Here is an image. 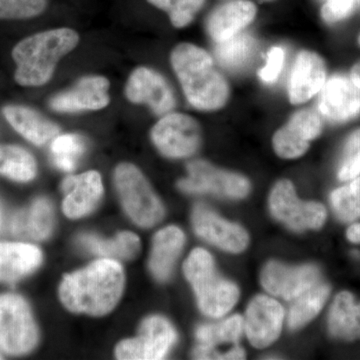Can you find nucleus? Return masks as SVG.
Returning a JSON list of instances; mask_svg holds the SVG:
<instances>
[{
  "label": "nucleus",
  "instance_id": "nucleus-1",
  "mask_svg": "<svg viewBox=\"0 0 360 360\" xmlns=\"http://www.w3.org/2000/svg\"><path fill=\"white\" fill-rule=\"evenodd\" d=\"M123 288L122 265L111 258H103L65 276L59 288V296L70 311L103 316L115 309Z\"/></svg>",
  "mask_w": 360,
  "mask_h": 360
},
{
  "label": "nucleus",
  "instance_id": "nucleus-2",
  "mask_svg": "<svg viewBox=\"0 0 360 360\" xmlns=\"http://www.w3.org/2000/svg\"><path fill=\"white\" fill-rule=\"evenodd\" d=\"M170 63L187 101L194 108L217 111L229 103V82L205 49L191 44H180L170 54Z\"/></svg>",
  "mask_w": 360,
  "mask_h": 360
},
{
  "label": "nucleus",
  "instance_id": "nucleus-3",
  "mask_svg": "<svg viewBox=\"0 0 360 360\" xmlns=\"http://www.w3.org/2000/svg\"><path fill=\"white\" fill-rule=\"evenodd\" d=\"M77 32L58 28L37 33L14 47L13 58L18 65L16 82L22 86H41L51 80L59 60L77 47Z\"/></svg>",
  "mask_w": 360,
  "mask_h": 360
},
{
  "label": "nucleus",
  "instance_id": "nucleus-4",
  "mask_svg": "<svg viewBox=\"0 0 360 360\" xmlns=\"http://www.w3.org/2000/svg\"><path fill=\"white\" fill-rule=\"evenodd\" d=\"M184 271L193 285L202 314L219 319L229 314L238 302V286L219 276L212 255L203 248L191 251L184 262Z\"/></svg>",
  "mask_w": 360,
  "mask_h": 360
},
{
  "label": "nucleus",
  "instance_id": "nucleus-5",
  "mask_svg": "<svg viewBox=\"0 0 360 360\" xmlns=\"http://www.w3.org/2000/svg\"><path fill=\"white\" fill-rule=\"evenodd\" d=\"M115 181L123 207L135 224L155 226L165 217V208L139 168L122 163L115 169Z\"/></svg>",
  "mask_w": 360,
  "mask_h": 360
},
{
  "label": "nucleus",
  "instance_id": "nucleus-6",
  "mask_svg": "<svg viewBox=\"0 0 360 360\" xmlns=\"http://www.w3.org/2000/svg\"><path fill=\"white\" fill-rule=\"evenodd\" d=\"M39 340L27 303L20 296H0V347L9 354L30 352Z\"/></svg>",
  "mask_w": 360,
  "mask_h": 360
},
{
  "label": "nucleus",
  "instance_id": "nucleus-7",
  "mask_svg": "<svg viewBox=\"0 0 360 360\" xmlns=\"http://www.w3.org/2000/svg\"><path fill=\"white\" fill-rule=\"evenodd\" d=\"M269 206L272 215L295 231L319 229L326 222V207L314 201L298 200L292 182L288 179L276 182L270 193Z\"/></svg>",
  "mask_w": 360,
  "mask_h": 360
},
{
  "label": "nucleus",
  "instance_id": "nucleus-8",
  "mask_svg": "<svg viewBox=\"0 0 360 360\" xmlns=\"http://www.w3.org/2000/svg\"><path fill=\"white\" fill-rule=\"evenodd\" d=\"M156 148L169 158H186L194 155L201 143L198 122L184 113L163 115L151 130Z\"/></svg>",
  "mask_w": 360,
  "mask_h": 360
},
{
  "label": "nucleus",
  "instance_id": "nucleus-9",
  "mask_svg": "<svg viewBox=\"0 0 360 360\" xmlns=\"http://www.w3.org/2000/svg\"><path fill=\"white\" fill-rule=\"evenodd\" d=\"M188 177L179 182L187 193H212L227 198H243L250 191V184L243 175L219 169L205 160L187 165Z\"/></svg>",
  "mask_w": 360,
  "mask_h": 360
},
{
  "label": "nucleus",
  "instance_id": "nucleus-10",
  "mask_svg": "<svg viewBox=\"0 0 360 360\" xmlns=\"http://www.w3.org/2000/svg\"><path fill=\"white\" fill-rule=\"evenodd\" d=\"M177 335L174 326L161 316H151L142 322L137 338L123 340L115 350L123 360H158L165 359L174 347Z\"/></svg>",
  "mask_w": 360,
  "mask_h": 360
},
{
  "label": "nucleus",
  "instance_id": "nucleus-11",
  "mask_svg": "<svg viewBox=\"0 0 360 360\" xmlns=\"http://www.w3.org/2000/svg\"><path fill=\"white\" fill-rule=\"evenodd\" d=\"M321 281V271L314 265L290 267L276 262L265 265L262 274V283L270 295L295 300Z\"/></svg>",
  "mask_w": 360,
  "mask_h": 360
},
{
  "label": "nucleus",
  "instance_id": "nucleus-12",
  "mask_svg": "<svg viewBox=\"0 0 360 360\" xmlns=\"http://www.w3.org/2000/svg\"><path fill=\"white\" fill-rule=\"evenodd\" d=\"M125 96L131 103L146 104L158 115L174 110L175 96L172 87L158 71L139 68L130 75Z\"/></svg>",
  "mask_w": 360,
  "mask_h": 360
},
{
  "label": "nucleus",
  "instance_id": "nucleus-13",
  "mask_svg": "<svg viewBox=\"0 0 360 360\" xmlns=\"http://www.w3.org/2000/svg\"><path fill=\"white\" fill-rule=\"evenodd\" d=\"M284 309L281 303L266 295L253 298L246 310L245 331L253 347L264 348L281 335Z\"/></svg>",
  "mask_w": 360,
  "mask_h": 360
},
{
  "label": "nucleus",
  "instance_id": "nucleus-14",
  "mask_svg": "<svg viewBox=\"0 0 360 360\" xmlns=\"http://www.w3.org/2000/svg\"><path fill=\"white\" fill-rule=\"evenodd\" d=\"M193 224L198 236L221 250L238 253L248 245V236L243 227L222 219L205 206H195Z\"/></svg>",
  "mask_w": 360,
  "mask_h": 360
},
{
  "label": "nucleus",
  "instance_id": "nucleus-15",
  "mask_svg": "<svg viewBox=\"0 0 360 360\" xmlns=\"http://www.w3.org/2000/svg\"><path fill=\"white\" fill-rule=\"evenodd\" d=\"M326 82V66L316 52L302 51L296 56L288 82V97L291 104L307 103Z\"/></svg>",
  "mask_w": 360,
  "mask_h": 360
},
{
  "label": "nucleus",
  "instance_id": "nucleus-16",
  "mask_svg": "<svg viewBox=\"0 0 360 360\" xmlns=\"http://www.w3.org/2000/svg\"><path fill=\"white\" fill-rule=\"evenodd\" d=\"M319 92V111L330 122H347L359 115L360 89L349 78L331 77Z\"/></svg>",
  "mask_w": 360,
  "mask_h": 360
},
{
  "label": "nucleus",
  "instance_id": "nucleus-17",
  "mask_svg": "<svg viewBox=\"0 0 360 360\" xmlns=\"http://www.w3.org/2000/svg\"><path fill=\"white\" fill-rule=\"evenodd\" d=\"M110 82L103 77L82 78L72 89L52 97L51 108L58 112L98 110L110 103Z\"/></svg>",
  "mask_w": 360,
  "mask_h": 360
},
{
  "label": "nucleus",
  "instance_id": "nucleus-18",
  "mask_svg": "<svg viewBox=\"0 0 360 360\" xmlns=\"http://www.w3.org/2000/svg\"><path fill=\"white\" fill-rule=\"evenodd\" d=\"M257 15V6L250 0H229L210 13L206 32L215 44L224 41L243 32Z\"/></svg>",
  "mask_w": 360,
  "mask_h": 360
},
{
  "label": "nucleus",
  "instance_id": "nucleus-19",
  "mask_svg": "<svg viewBox=\"0 0 360 360\" xmlns=\"http://www.w3.org/2000/svg\"><path fill=\"white\" fill-rule=\"evenodd\" d=\"M63 191L65 193L63 210L66 217L72 219L84 217L96 208L103 196L101 174L89 172L68 177L63 181Z\"/></svg>",
  "mask_w": 360,
  "mask_h": 360
},
{
  "label": "nucleus",
  "instance_id": "nucleus-20",
  "mask_svg": "<svg viewBox=\"0 0 360 360\" xmlns=\"http://www.w3.org/2000/svg\"><path fill=\"white\" fill-rule=\"evenodd\" d=\"M184 241V232L176 226L165 227L155 234L149 269L158 281H165L169 278Z\"/></svg>",
  "mask_w": 360,
  "mask_h": 360
},
{
  "label": "nucleus",
  "instance_id": "nucleus-21",
  "mask_svg": "<svg viewBox=\"0 0 360 360\" xmlns=\"http://www.w3.org/2000/svg\"><path fill=\"white\" fill-rule=\"evenodd\" d=\"M37 246L20 243H0V281L14 283L32 274L41 264Z\"/></svg>",
  "mask_w": 360,
  "mask_h": 360
},
{
  "label": "nucleus",
  "instance_id": "nucleus-22",
  "mask_svg": "<svg viewBox=\"0 0 360 360\" xmlns=\"http://www.w3.org/2000/svg\"><path fill=\"white\" fill-rule=\"evenodd\" d=\"M245 330V319L233 315L219 324H205L196 330L198 345L194 349L196 359H212L215 347L220 345H238Z\"/></svg>",
  "mask_w": 360,
  "mask_h": 360
},
{
  "label": "nucleus",
  "instance_id": "nucleus-23",
  "mask_svg": "<svg viewBox=\"0 0 360 360\" xmlns=\"http://www.w3.org/2000/svg\"><path fill=\"white\" fill-rule=\"evenodd\" d=\"M4 115L18 134L35 146H44L59 134L58 125L25 106H6Z\"/></svg>",
  "mask_w": 360,
  "mask_h": 360
},
{
  "label": "nucleus",
  "instance_id": "nucleus-24",
  "mask_svg": "<svg viewBox=\"0 0 360 360\" xmlns=\"http://www.w3.org/2000/svg\"><path fill=\"white\" fill-rule=\"evenodd\" d=\"M328 329L333 338L360 340V303L355 302L354 295L348 291L340 292L331 305Z\"/></svg>",
  "mask_w": 360,
  "mask_h": 360
},
{
  "label": "nucleus",
  "instance_id": "nucleus-25",
  "mask_svg": "<svg viewBox=\"0 0 360 360\" xmlns=\"http://www.w3.org/2000/svg\"><path fill=\"white\" fill-rule=\"evenodd\" d=\"M11 231L16 236L40 240L49 238L53 227V212L49 200L39 198L28 210L16 213L11 220Z\"/></svg>",
  "mask_w": 360,
  "mask_h": 360
},
{
  "label": "nucleus",
  "instance_id": "nucleus-26",
  "mask_svg": "<svg viewBox=\"0 0 360 360\" xmlns=\"http://www.w3.org/2000/svg\"><path fill=\"white\" fill-rule=\"evenodd\" d=\"M258 44L252 35L239 32L229 39L217 42L215 58L226 70L238 71L252 63L257 56Z\"/></svg>",
  "mask_w": 360,
  "mask_h": 360
},
{
  "label": "nucleus",
  "instance_id": "nucleus-27",
  "mask_svg": "<svg viewBox=\"0 0 360 360\" xmlns=\"http://www.w3.org/2000/svg\"><path fill=\"white\" fill-rule=\"evenodd\" d=\"M79 243L94 255L111 259H131L141 250V240L132 232H122L110 240L84 234L79 238Z\"/></svg>",
  "mask_w": 360,
  "mask_h": 360
},
{
  "label": "nucleus",
  "instance_id": "nucleus-28",
  "mask_svg": "<svg viewBox=\"0 0 360 360\" xmlns=\"http://www.w3.org/2000/svg\"><path fill=\"white\" fill-rule=\"evenodd\" d=\"M330 288L328 284L319 281L309 290L305 291L300 297L293 300L290 314L288 326L291 329L302 328L312 321L321 312L322 307L328 300Z\"/></svg>",
  "mask_w": 360,
  "mask_h": 360
},
{
  "label": "nucleus",
  "instance_id": "nucleus-29",
  "mask_svg": "<svg viewBox=\"0 0 360 360\" xmlns=\"http://www.w3.org/2000/svg\"><path fill=\"white\" fill-rule=\"evenodd\" d=\"M37 162L25 149L0 146V174L15 181L27 182L37 175Z\"/></svg>",
  "mask_w": 360,
  "mask_h": 360
},
{
  "label": "nucleus",
  "instance_id": "nucleus-30",
  "mask_svg": "<svg viewBox=\"0 0 360 360\" xmlns=\"http://www.w3.org/2000/svg\"><path fill=\"white\" fill-rule=\"evenodd\" d=\"M84 151V139L77 134L58 135L51 143L52 160L54 165L63 172L75 170Z\"/></svg>",
  "mask_w": 360,
  "mask_h": 360
},
{
  "label": "nucleus",
  "instance_id": "nucleus-31",
  "mask_svg": "<svg viewBox=\"0 0 360 360\" xmlns=\"http://www.w3.org/2000/svg\"><path fill=\"white\" fill-rule=\"evenodd\" d=\"M331 206L336 217L345 222H352L360 217V176L355 177L347 186L333 191Z\"/></svg>",
  "mask_w": 360,
  "mask_h": 360
},
{
  "label": "nucleus",
  "instance_id": "nucleus-32",
  "mask_svg": "<svg viewBox=\"0 0 360 360\" xmlns=\"http://www.w3.org/2000/svg\"><path fill=\"white\" fill-rule=\"evenodd\" d=\"M272 146L279 158L295 160L307 153L309 148V141L300 130L288 122L274 134Z\"/></svg>",
  "mask_w": 360,
  "mask_h": 360
},
{
  "label": "nucleus",
  "instance_id": "nucleus-33",
  "mask_svg": "<svg viewBox=\"0 0 360 360\" xmlns=\"http://www.w3.org/2000/svg\"><path fill=\"white\" fill-rule=\"evenodd\" d=\"M149 4L165 11L172 25L184 28L191 23L205 6V0H148Z\"/></svg>",
  "mask_w": 360,
  "mask_h": 360
},
{
  "label": "nucleus",
  "instance_id": "nucleus-34",
  "mask_svg": "<svg viewBox=\"0 0 360 360\" xmlns=\"http://www.w3.org/2000/svg\"><path fill=\"white\" fill-rule=\"evenodd\" d=\"M46 0H0V20H25L39 15Z\"/></svg>",
  "mask_w": 360,
  "mask_h": 360
},
{
  "label": "nucleus",
  "instance_id": "nucleus-35",
  "mask_svg": "<svg viewBox=\"0 0 360 360\" xmlns=\"http://www.w3.org/2000/svg\"><path fill=\"white\" fill-rule=\"evenodd\" d=\"M360 174V129L350 134L341 158L338 179L347 181Z\"/></svg>",
  "mask_w": 360,
  "mask_h": 360
},
{
  "label": "nucleus",
  "instance_id": "nucleus-36",
  "mask_svg": "<svg viewBox=\"0 0 360 360\" xmlns=\"http://www.w3.org/2000/svg\"><path fill=\"white\" fill-rule=\"evenodd\" d=\"M288 122L305 135L309 142L321 135L323 122L321 115L312 110H302L291 116Z\"/></svg>",
  "mask_w": 360,
  "mask_h": 360
},
{
  "label": "nucleus",
  "instance_id": "nucleus-37",
  "mask_svg": "<svg viewBox=\"0 0 360 360\" xmlns=\"http://www.w3.org/2000/svg\"><path fill=\"white\" fill-rule=\"evenodd\" d=\"M357 8V0H326L321 7L322 20L328 25L347 18Z\"/></svg>",
  "mask_w": 360,
  "mask_h": 360
},
{
  "label": "nucleus",
  "instance_id": "nucleus-38",
  "mask_svg": "<svg viewBox=\"0 0 360 360\" xmlns=\"http://www.w3.org/2000/svg\"><path fill=\"white\" fill-rule=\"evenodd\" d=\"M284 63V51L281 47L274 46L267 53L266 63L264 68L258 72L265 84H272L278 77L279 73L283 70Z\"/></svg>",
  "mask_w": 360,
  "mask_h": 360
},
{
  "label": "nucleus",
  "instance_id": "nucleus-39",
  "mask_svg": "<svg viewBox=\"0 0 360 360\" xmlns=\"http://www.w3.org/2000/svg\"><path fill=\"white\" fill-rule=\"evenodd\" d=\"M347 236L348 240L354 243H360V224H352L349 229H347Z\"/></svg>",
  "mask_w": 360,
  "mask_h": 360
},
{
  "label": "nucleus",
  "instance_id": "nucleus-40",
  "mask_svg": "<svg viewBox=\"0 0 360 360\" xmlns=\"http://www.w3.org/2000/svg\"><path fill=\"white\" fill-rule=\"evenodd\" d=\"M350 79L360 89V61L352 68L350 71Z\"/></svg>",
  "mask_w": 360,
  "mask_h": 360
},
{
  "label": "nucleus",
  "instance_id": "nucleus-41",
  "mask_svg": "<svg viewBox=\"0 0 360 360\" xmlns=\"http://www.w3.org/2000/svg\"><path fill=\"white\" fill-rule=\"evenodd\" d=\"M357 8H360V0H357Z\"/></svg>",
  "mask_w": 360,
  "mask_h": 360
},
{
  "label": "nucleus",
  "instance_id": "nucleus-42",
  "mask_svg": "<svg viewBox=\"0 0 360 360\" xmlns=\"http://www.w3.org/2000/svg\"><path fill=\"white\" fill-rule=\"evenodd\" d=\"M262 1H274V0H262Z\"/></svg>",
  "mask_w": 360,
  "mask_h": 360
},
{
  "label": "nucleus",
  "instance_id": "nucleus-43",
  "mask_svg": "<svg viewBox=\"0 0 360 360\" xmlns=\"http://www.w3.org/2000/svg\"><path fill=\"white\" fill-rule=\"evenodd\" d=\"M359 45H360V35H359Z\"/></svg>",
  "mask_w": 360,
  "mask_h": 360
},
{
  "label": "nucleus",
  "instance_id": "nucleus-44",
  "mask_svg": "<svg viewBox=\"0 0 360 360\" xmlns=\"http://www.w3.org/2000/svg\"><path fill=\"white\" fill-rule=\"evenodd\" d=\"M0 359H1V355H0Z\"/></svg>",
  "mask_w": 360,
  "mask_h": 360
}]
</instances>
